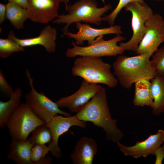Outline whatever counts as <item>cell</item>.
<instances>
[{
  "label": "cell",
  "instance_id": "obj_1",
  "mask_svg": "<svg viewBox=\"0 0 164 164\" xmlns=\"http://www.w3.org/2000/svg\"><path fill=\"white\" fill-rule=\"evenodd\" d=\"M105 89L102 86L91 99L76 113L80 120L93 123L105 132L106 138L113 142L119 141L124 135L113 119L108 105Z\"/></svg>",
  "mask_w": 164,
  "mask_h": 164
},
{
  "label": "cell",
  "instance_id": "obj_2",
  "mask_svg": "<svg viewBox=\"0 0 164 164\" xmlns=\"http://www.w3.org/2000/svg\"><path fill=\"white\" fill-rule=\"evenodd\" d=\"M146 54L119 56L113 63V74L123 87L129 90L132 84L142 79L151 80L157 75Z\"/></svg>",
  "mask_w": 164,
  "mask_h": 164
},
{
  "label": "cell",
  "instance_id": "obj_3",
  "mask_svg": "<svg viewBox=\"0 0 164 164\" xmlns=\"http://www.w3.org/2000/svg\"><path fill=\"white\" fill-rule=\"evenodd\" d=\"M97 5V0H79L73 4H68L65 9L68 13L58 15L53 22L66 24L62 29L63 33L68 31L69 26L73 23L82 22L99 25L103 21L102 16L111 9L112 5L110 3L101 8L98 7Z\"/></svg>",
  "mask_w": 164,
  "mask_h": 164
},
{
  "label": "cell",
  "instance_id": "obj_4",
  "mask_svg": "<svg viewBox=\"0 0 164 164\" xmlns=\"http://www.w3.org/2000/svg\"><path fill=\"white\" fill-rule=\"evenodd\" d=\"M111 67V64L104 62L101 57L82 56L76 59L71 73L89 83H101L113 88L118 82Z\"/></svg>",
  "mask_w": 164,
  "mask_h": 164
},
{
  "label": "cell",
  "instance_id": "obj_5",
  "mask_svg": "<svg viewBox=\"0 0 164 164\" xmlns=\"http://www.w3.org/2000/svg\"><path fill=\"white\" fill-rule=\"evenodd\" d=\"M103 37V35L98 36L92 44L85 46L77 45L75 42L72 41L73 47L67 49L66 56L70 58H75L77 56L101 57L116 56L123 53L125 50L117 45V43L125 39V37L121 34H117L110 40H105Z\"/></svg>",
  "mask_w": 164,
  "mask_h": 164
},
{
  "label": "cell",
  "instance_id": "obj_6",
  "mask_svg": "<svg viewBox=\"0 0 164 164\" xmlns=\"http://www.w3.org/2000/svg\"><path fill=\"white\" fill-rule=\"evenodd\" d=\"M46 124L38 118L25 103H22L12 114L5 126L12 139L25 141L37 127Z\"/></svg>",
  "mask_w": 164,
  "mask_h": 164
},
{
  "label": "cell",
  "instance_id": "obj_7",
  "mask_svg": "<svg viewBox=\"0 0 164 164\" xmlns=\"http://www.w3.org/2000/svg\"><path fill=\"white\" fill-rule=\"evenodd\" d=\"M126 11L132 14V26L133 35L128 41L121 42L119 45L125 50L135 52L146 32L145 23L154 13L152 9L145 2H133L125 7Z\"/></svg>",
  "mask_w": 164,
  "mask_h": 164
},
{
  "label": "cell",
  "instance_id": "obj_8",
  "mask_svg": "<svg viewBox=\"0 0 164 164\" xmlns=\"http://www.w3.org/2000/svg\"><path fill=\"white\" fill-rule=\"evenodd\" d=\"M26 72L31 90L25 96V103L38 118L47 124L58 114L66 117L71 116L69 113L60 110L56 102L52 101L43 92L36 91L29 71L27 70Z\"/></svg>",
  "mask_w": 164,
  "mask_h": 164
},
{
  "label": "cell",
  "instance_id": "obj_9",
  "mask_svg": "<svg viewBox=\"0 0 164 164\" xmlns=\"http://www.w3.org/2000/svg\"><path fill=\"white\" fill-rule=\"evenodd\" d=\"M146 32L135 52L149 58L164 42V19L160 14L153 13L145 23Z\"/></svg>",
  "mask_w": 164,
  "mask_h": 164
},
{
  "label": "cell",
  "instance_id": "obj_10",
  "mask_svg": "<svg viewBox=\"0 0 164 164\" xmlns=\"http://www.w3.org/2000/svg\"><path fill=\"white\" fill-rule=\"evenodd\" d=\"M46 125L50 129L52 136V141L48 146L50 149L52 155L57 159H60L62 156L61 151L58 145L60 136L73 126H78L82 128L87 126L85 121L80 120L75 115L63 117L57 114Z\"/></svg>",
  "mask_w": 164,
  "mask_h": 164
},
{
  "label": "cell",
  "instance_id": "obj_11",
  "mask_svg": "<svg viewBox=\"0 0 164 164\" xmlns=\"http://www.w3.org/2000/svg\"><path fill=\"white\" fill-rule=\"evenodd\" d=\"M102 86L83 80L78 90L68 96L60 98L56 102L58 107L67 108L72 113H77L88 102Z\"/></svg>",
  "mask_w": 164,
  "mask_h": 164
},
{
  "label": "cell",
  "instance_id": "obj_12",
  "mask_svg": "<svg viewBox=\"0 0 164 164\" xmlns=\"http://www.w3.org/2000/svg\"><path fill=\"white\" fill-rule=\"evenodd\" d=\"M164 141V130L159 129L156 134L150 135L144 140L137 142L133 146H125L119 141L116 143L125 155L131 156L137 159L141 157H146L150 155H154L155 151Z\"/></svg>",
  "mask_w": 164,
  "mask_h": 164
},
{
  "label": "cell",
  "instance_id": "obj_13",
  "mask_svg": "<svg viewBox=\"0 0 164 164\" xmlns=\"http://www.w3.org/2000/svg\"><path fill=\"white\" fill-rule=\"evenodd\" d=\"M58 0H27L29 19L33 22L46 24L58 16Z\"/></svg>",
  "mask_w": 164,
  "mask_h": 164
},
{
  "label": "cell",
  "instance_id": "obj_14",
  "mask_svg": "<svg viewBox=\"0 0 164 164\" xmlns=\"http://www.w3.org/2000/svg\"><path fill=\"white\" fill-rule=\"evenodd\" d=\"M76 26L78 30L76 33H73L68 31L63 32V35L70 38H73L77 45H83L84 42L88 41V45L92 44L98 36L104 35L114 34H121L122 32L121 27L119 25L110 26L108 28L96 29L91 27L87 24H82L81 22L76 23Z\"/></svg>",
  "mask_w": 164,
  "mask_h": 164
},
{
  "label": "cell",
  "instance_id": "obj_15",
  "mask_svg": "<svg viewBox=\"0 0 164 164\" xmlns=\"http://www.w3.org/2000/svg\"><path fill=\"white\" fill-rule=\"evenodd\" d=\"M57 35L56 28L48 25L43 28L40 32L39 35L36 37L18 38L11 30L9 32L8 37L15 41L23 47L40 45L43 47L47 52L51 53L56 51V43L55 41Z\"/></svg>",
  "mask_w": 164,
  "mask_h": 164
},
{
  "label": "cell",
  "instance_id": "obj_16",
  "mask_svg": "<svg viewBox=\"0 0 164 164\" xmlns=\"http://www.w3.org/2000/svg\"><path fill=\"white\" fill-rule=\"evenodd\" d=\"M97 151L96 141L86 136L81 137L70 155L73 164H92Z\"/></svg>",
  "mask_w": 164,
  "mask_h": 164
},
{
  "label": "cell",
  "instance_id": "obj_17",
  "mask_svg": "<svg viewBox=\"0 0 164 164\" xmlns=\"http://www.w3.org/2000/svg\"><path fill=\"white\" fill-rule=\"evenodd\" d=\"M33 146L28 139L25 141L12 139L7 158L17 164H36L30 158Z\"/></svg>",
  "mask_w": 164,
  "mask_h": 164
},
{
  "label": "cell",
  "instance_id": "obj_18",
  "mask_svg": "<svg viewBox=\"0 0 164 164\" xmlns=\"http://www.w3.org/2000/svg\"><path fill=\"white\" fill-rule=\"evenodd\" d=\"M150 80L142 79L135 83L134 96L132 101L134 105L141 107L147 106L152 107L153 100Z\"/></svg>",
  "mask_w": 164,
  "mask_h": 164
},
{
  "label": "cell",
  "instance_id": "obj_19",
  "mask_svg": "<svg viewBox=\"0 0 164 164\" xmlns=\"http://www.w3.org/2000/svg\"><path fill=\"white\" fill-rule=\"evenodd\" d=\"M150 80L153 100L152 113L157 115L164 113V74L157 75Z\"/></svg>",
  "mask_w": 164,
  "mask_h": 164
},
{
  "label": "cell",
  "instance_id": "obj_20",
  "mask_svg": "<svg viewBox=\"0 0 164 164\" xmlns=\"http://www.w3.org/2000/svg\"><path fill=\"white\" fill-rule=\"evenodd\" d=\"M22 91L19 87H17L9 100L8 101H0V128L5 126L10 115L21 105V98Z\"/></svg>",
  "mask_w": 164,
  "mask_h": 164
},
{
  "label": "cell",
  "instance_id": "obj_21",
  "mask_svg": "<svg viewBox=\"0 0 164 164\" xmlns=\"http://www.w3.org/2000/svg\"><path fill=\"white\" fill-rule=\"evenodd\" d=\"M29 18L26 9L10 2L6 4V19L10 21L15 29H20L23 28L24 22Z\"/></svg>",
  "mask_w": 164,
  "mask_h": 164
},
{
  "label": "cell",
  "instance_id": "obj_22",
  "mask_svg": "<svg viewBox=\"0 0 164 164\" xmlns=\"http://www.w3.org/2000/svg\"><path fill=\"white\" fill-rule=\"evenodd\" d=\"M52 139L51 131L46 124L37 127L28 138L33 146L36 144H49L52 142Z\"/></svg>",
  "mask_w": 164,
  "mask_h": 164
},
{
  "label": "cell",
  "instance_id": "obj_23",
  "mask_svg": "<svg viewBox=\"0 0 164 164\" xmlns=\"http://www.w3.org/2000/svg\"><path fill=\"white\" fill-rule=\"evenodd\" d=\"M50 149L45 144H36L32 147L31 152L30 158L36 164H50L52 161L51 157H45Z\"/></svg>",
  "mask_w": 164,
  "mask_h": 164
},
{
  "label": "cell",
  "instance_id": "obj_24",
  "mask_svg": "<svg viewBox=\"0 0 164 164\" xmlns=\"http://www.w3.org/2000/svg\"><path fill=\"white\" fill-rule=\"evenodd\" d=\"M25 50L24 47L11 39L0 38V56L2 58H8L14 53Z\"/></svg>",
  "mask_w": 164,
  "mask_h": 164
},
{
  "label": "cell",
  "instance_id": "obj_25",
  "mask_svg": "<svg viewBox=\"0 0 164 164\" xmlns=\"http://www.w3.org/2000/svg\"><path fill=\"white\" fill-rule=\"evenodd\" d=\"M152 56L151 62L157 75L164 74V45L158 49Z\"/></svg>",
  "mask_w": 164,
  "mask_h": 164
},
{
  "label": "cell",
  "instance_id": "obj_26",
  "mask_svg": "<svg viewBox=\"0 0 164 164\" xmlns=\"http://www.w3.org/2000/svg\"><path fill=\"white\" fill-rule=\"evenodd\" d=\"M133 2H144V0H119L115 8L109 15H104L103 21H107L110 26H114L115 19L118 14L123 7L128 3Z\"/></svg>",
  "mask_w": 164,
  "mask_h": 164
},
{
  "label": "cell",
  "instance_id": "obj_27",
  "mask_svg": "<svg viewBox=\"0 0 164 164\" xmlns=\"http://www.w3.org/2000/svg\"><path fill=\"white\" fill-rule=\"evenodd\" d=\"M0 90L6 97L10 98L14 92L12 87L6 81L1 69L0 70Z\"/></svg>",
  "mask_w": 164,
  "mask_h": 164
},
{
  "label": "cell",
  "instance_id": "obj_28",
  "mask_svg": "<svg viewBox=\"0 0 164 164\" xmlns=\"http://www.w3.org/2000/svg\"><path fill=\"white\" fill-rule=\"evenodd\" d=\"M154 155L156 156L155 164H162L164 158V144L162 146H160L155 151Z\"/></svg>",
  "mask_w": 164,
  "mask_h": 164
},
{
  "label": "cell",
  "instance_id": "obj_29",
  "mask_svg": "<svg viewBox=\"0 0 164 164\" xmlns=\"http://www.w3.org/2000/svg\"><path fill=\"white\" fill-rule=\"evenodd\" d=\"M6 4L0 3V24H2L6 19Z\"/></svg>",
  "mask_w": 164,
  "mask_h": 164
},
{
  "label": "cell",
  "instance_id": "obj_30",
  "mask_svg": "<svg viewBox=\"0 0 164 164\" xmlns=\"http://www.w3.org/2000/svg\"><path fill=\"white\" fill-rule=\"evenodd\" d=\"M10 2L18 4L23 8L26 9L27 6V0H8Z\"/></svg>",
  "mask_w": 164,
  "mask_h": 164
},
{
  "label": "cell",
  "instance_id": "obj_31",
  "mask_svg": "<svg viewBox=\"0 0 164 164\" xmlns=\"http://www.w3.org/2000/svg\"><path fill=\"white\" fill-rule=\"evenodd\" d=\"M60 2H63L65 4V6L68 4L70 0H58Z\"/></svg>",
  "mask_w": 164,
  "mask_h": 164
},
{
  "label": "cell",
  "instance_id": "obj_32",
  "mask_svg": "<svg viewBox=\"0 0 164 164\" xmlns=\"http://www.w3.org/2000/svg\"><path fill=\"white\" fill-rule=\"evenodd\" d=\"M154 0L156 1H163L162 0Z\"/></svg>",
  "mask_w": 164,
  "mask_h": 164
},
{
  "label": "cell",
  "instance_id": "obj_33",
  "mask_svg": "<svg viewBox=\"0 0 164 164\" xmlns=\"http://www.w3.org/2000/svg\"><path fill=\"white\" fill-rule=\"evenodd\" d=\"M102 0V1H103V2H104V0Z\"/></svg>",
  "mask_w": 164,
  "mask_h": 164
},
{
  "label": "cell",
  "instance_id": "obj_34",
  "mask_svg": "<svg viewBox=\"0 0 164 164\" xmlns=\"http://www.w3.org/2000/svg\"></svg>",
  "mask_w": 164,
  "mask_h": 164
}]
</instances>
